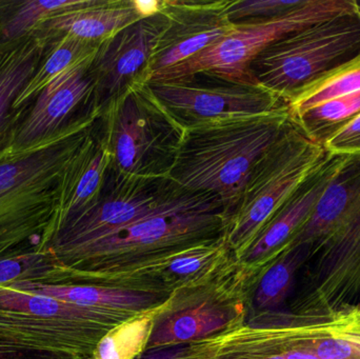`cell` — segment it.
Wrapping results in <instances>:
<instances>
[{"label":"cell","mask_w":360,"mask_h":359,"mask_svg":"<svg viewBox=\"0 0 360 359\" xmlns=\"http://www.w3.org/2000/svg\"><path fill=\"white\" fill-rule=\"evenodd\" d=\"M228 223L217 196L182 189L147 216L54 259L71 284L172 293L162 275L171 259L226 237Z\"/></svg>","instance_id":"cell-1"},{"label":"cell","mask_w":360,"mask_h":359,"mask_svg":"<svg viewBox=\"0 0 360 359\" xmlns=\"http://www.w3.org/2000/svg\"><path fill=\"white\" fill-rule=\"evenodd\" d=\"M292 122L285 105L186 129L169 178L186 191L217 196L230 221L252 169Z\"/></svg>","instance_id":"cell-2"},{"label":"cell","mask_w":360,"mask_h":359,"mask_svg":"<svg viewBox=\"0 0 360 359\" xmlns=\"http://www.w3.org/2000/svg\"><path fill=\"white\" fill-rule=\"evenodd\" d=\"M264 270L231 255L202 278L175 289L156 309L146 351L203 341L243 326Z\"/></svg>","instance_id":"cell-3"},{"label":"cell","mask_w":360,"mask_h":359,"mask_svg":"<svg viewBox=\"0 0 360 359\" xmlns=\"http://www.w3.org/2000/svg\"><path fill=\"white\" fill-rule=\"evenodd\" d=\"M94 124L0 164V257L39 244L58 209L68 164Z\"/></svg>","instance_id":"cell-4"},{"label":"cell","mask_w":360,"mask_h":359,"mask_svg":"<svg viewBox=\"0 0 360 359\" xmlns=\"http://www.w3.org/2000/svg\"><path fill=\"white\" fill-rule=\"evenodd\" d=\"M360 55V6L298 30L251 63L256 84L289 105L317 80Z\"/></svg>","instance_id":"cell-5"},{"label":"cell","mask_w":360,"mask_h":359,"mask_svg":"<svg viewBox=\"0 0 360 359\" xmlns=\"http://www.w3.org/2000/svg\"><path fill=\"white\" fill-rule=\"evenodd\" d=\"M111 166L130 176L169 178L186 129L136 84L110 103L97 119Z\"/></svg>","instance_id":"cell-6"},{"label":"cell","mask_w":360,"mask_h":359,"mask_svg":"<svg viewBox=\"0 0 360 359\" xmlns=\"http://www.w3.org/2000/svg\"><path fill=\"white\" fill-rule=\"evenodd\" d=\"M328 154L323 145L313 141L294 122L262 154L226 228V240L235 259L240 261L262 228Z\"/></svg>","instance_id":"cell-7"},{"label":"cell","mask_w":360,"mask_h":359,"mask_svg":"<svg viewBox=\"0 0 360 359\" xmlns=\"http://www.w3.org/2000/svg\"><path fill=\"white\" fill-rule=\"evenodd\" d=\"M356 6L357 0H304L281 16L235 23L234 29L221 39L188 60L154 74L149 81L207 73L228 81L255 86L250 67L264 48L293 32Z\"/></svg>","instance_id":"cell-8"},{"label":"cell","mask_w":360,"mask_h":359,"mask_svg":"<svg viewBox=\"0 0 360 359\" xmlns=\"http://www.w3.org/2000/svg\"><path fill=\"white\" fill-rule=\"evenodd\" d=\"M181 187L170 178H141L122 174L110 164L105 185L96 204L61 228L36 251L53 257L126 227L176 195Z\"/></svg>","instance_id":"cell-9"},{"label":"cell","mask_w":360,"mask_h":359,"mask_svg":"<svg viewBox=\"0 0 360 359\" xmlns=\"http://www.w3.org/2000/svg\"><path fill=\"white\" fill-rule=\"evenodd\" d=\"M147 84L160 105L184 129L215 120L259 115L289 105L259 84H236L207 73Z\"/></svg>","instance_id":"cell-10"},{"label":"cell","mask_w":360,"mask_h":359,"mask_svg":"<svg viewBox=\"0 0 360 359\" xmlns=\"http://www.w3.org/2000/svg\"><path fill=\"white\" fill-rule=\"evenodd\" d=\"M92 59L63 72L32 100L6 162L22 157L98 119L90 70Z\"/></svg>","instance_id":"cell-11"},{"label":"cell","mask_w":360,"mask_h":359,"mask_svg":"<svg viewBox=\"0 0 360 359\" xmlns=\"http://www.w3.org/2000/svg\"><path fill=\"white\" fill-rule=\"evenodd\" d=\"M166 20L160 6L155 14L135 21L101 41L90 65L98 116L129 89L147 84L152 55Z\"/></svg>","instance_id":"cell-12"},{"label":"cell","mask_w":360,"mask_h":359,"mask_svg":"<svg viewBox=\"0 0 360 359\" xmlns=\"http://www.w3.org/2000/svg\"><path fill=\"white\" fill-rule=\"evenodd\" d=\"M230 0H162L166 25L152 55L149 79L221 39L235 27L224 8ZM149 81V80H148Z\"/></svg>","instance_id":"cell-13"},{"label":"cell","mask_w":360,"mask_h":359,"mask_svg":"<svg viewBox=\"0 0 360 359\" xmlns=\"http://www.w3.org/2000/svg\"><path fill=\"white\" fill-rule=\"evenodd\" d=\"M344 156L328 154L319 169L292 194L262 228L239 261L249 267L266 269L287 249L292 238L312 214Z\"/></svg>","instance_id":"cell-14"},{"label":"cell","mask_w":360,"mask_h":359,"mask_svg":"<svg viewBox=\"0 0 360 359\" xmlns=\"http://www.w3.org/2000/svg\"><path fill=\"white\" fill-rule=\"evenodd\" d=\"M110 164L109 152L96 120L68 164L56 214L34 249L41 248L61 228L96 204L105 185Z\"/></svg>","instance_id":"cell-15"},{"label":"cell","mask_w":360,"mask_h":359,"mask_svg":"<svg viewBox=\"0 0 360 359\" xmlns=\"http://www.w3.org/2000/svg\"><path fill=\"white\" fill-rule=\"evenodd\" d=\"M49 38L35 33L0 44V164L6 162L32 101L17 109V99L44 58Z\"/></svg>","instance_id":"cell-16"},{"label":"cell","mask_w":360,"mask_h":359,"mask_svg":"<svg viewBox=\"0 0 360 359\" xmlns=\"http://www.w3.org/2000/svg\"><path fill=\"white\" fill-rule=\"evenodd\" d=\"M8 288L35 293L79 307L128 318H135L139 314L160 307L171 295V293L166 292L112 288L88 284L41 285L22 282Z\"/></svg>","instance_id":"cell-17"},{"label":"cell","mask_w":360,"mask_h":359,"mask_svg":"<svg viewBox=\"0 0 360 359\" xmlns=\"http://www.w3.org/2000/svg\"><path fill=\"white\" fill-rule=\"evenodd\" d=\"M143 17L137 0H103L98 6L42 21L31 33L46 37L71 35L103 41Z\"/></svg>","instance_id":"cell-18"},{"label":"cell","mask_w":360,"mask_h":359,"mask_svg":"<svg viewBox=\"0 0 360 359\" xmlns=\"http://www.w3.org/2000/svg\"><path fill=\"white\" fill-rule=\"evenodd\" d=\"M48 38L49 44L41 63L22 94L17 99L15 103L17 109L33 100L63 72L93 58L101 44V41H90L71 35Z\"/></svg>","instance_id":"cell-19"},{"label":"cell","mask_w":360,"mask_h":359,"mask_svg":"<svg viewBox=\"0 0 360 359\" xmlns=\"http://www.w3.org/2000/svg\"><path fill=\"white\" fill-rule=\"evenodd\" d=\"M103 1V0H0V44L25 37L42 21L65 13L92 8Z\"/></svg>","instance_id":"cell-20"},{"label":"cell","mask_w":360,"mask_h":359,"mask_svg":"<svg viewBox=\"0 0 360 359\" xmlns=\"http://www.w3.org/2000/svg\"><path fill=\"white\" fill-rule=\"evenodd\" d=\"M311 247L309 242L292 244L264 270L252 299V309L256 313L273 311L285 301L296 271L308 256Z\"/></svg>","instance_id":"cell-21"},{"label":"cell","mask_w":360,"mask_h":359,"mask_svg":"<svg viewBox=\"0 0 360 359\" xmlns=\"http://www.w3.org/2000/svg\"><path fill=\"white\" fill-rule=\"evenodd\" d=\"M68 285L67 269L48 252L31 250L0 257V286L22 284Z\"/></svg>","instance_id":"cell-22"},{"label":"cell","mask_w":360,"mask_h":359,"mask_svg":"<svg viewBox=\"0 0 360 359\" xmlns=\"http://www.w3.org/2000/svg\"><path fill=\"white\" fill-rule=\"evenodd\" d=\"M359 113L360 92H357L330 99L291 117L313 141L323 145Z\"/></svg>","instance_id":"cell-23"},{"label":"cell","mask_w":360,"mask_h":359,"mask_svg":"<svg viewBox=\"0 0 360 359\" xmlns=\"http://www.w3.org/2000/svg\"><path fill=\"white\" fill-rule=\"evenodd\" d=\"M158 308L112 328L97 344L92 359L139 358L147 350Z\"/></svg>","instance_id":"cell-24"},{"label":"cell","mask_w":360,"mask_h":359,"mask_svg":"<svg viewBox=\"0 0 360 359\" xmlns=\"http://www.w3.org/2000/svg\"><path fill=\"white\" fill-rule=\"evenodd\" d=\"M231 255L226 237L188 249L171 259L162 273L165 282L174 291L186 282L202 278Z\"/></svg>","instance_id":"cell-25"},{"label":"cell","mask_w":360,"mask_h":359,"mask_svg":"<svg viewBox=\"0 0 360 359\" xmlns=\"http://www.w3.org/2000/svg\"><path fill=\"white\" fill-rule=\"evenodd\" d=\"M360 92V55L302 91L289 103L292 117L319 103Z\"/></svg>","instance_id":"cell-26"},{"label":"cell","mask_w":360,"mask_h":359,"mask_svg":"<svg viewBox=\"0 0 360 359\" xmlns=\"http://www.w3.org/2000/svg\"><path fill=\"white\" fill-rule=\"evenodd\" d=\"M304 2V0H230L224 8L232 23L268 20L281 16Z\"/></svg>","instance_id":"cell-27"},{"label":"cell","mask_w":360,"mask_h":359,"mask_svg":"<svg viewBox=\"0 0 360 359\" xmlns=\"http://www.w3.org/2000/svg\"><path fill=\"white\" fill-rule=\"evenodd\" d=\"M222 341L224 333L203 341L146 351L137 359H218Z\"/></svg>","instance_id":"cell-28"},{"label":"cell","mask_w":360,"mask_h":359,"mask_svg":"<svg viewBox=\"0 0 360 359\" xmlns=\"http://www.w3.org/2000/svg\"><path fill=\"white\" fill-rule=\"evenodd\" d=\"M297 346L321 359H360V337L356 335L328 337L310 347Z\"/></svg>","instance_id":"cell-29"},{"label":"cell","mask_w":360,"mask_h":359,"mask_svg":"<svg viewBox=\"0 0 360 359\" xmlns=\"http://www.w3.org/2000/svg\"><path fill=\"white\" fill-rule=\"evenodd\" d=\"M323 145L329 153L335 155L360 154V113L332 135Z\"/></svg>","instance_id":"cell-30"},{"label":"cell","mask_w":360,"mask_h":359,"mask_svg":"<svg viewBox=\"0 0 360 359\" xmlns=\"http://www.w3.org/2000/svg\"><path fill=\"white\" fill-rule=\"evenodd\" d=\"M245 352L250 354H281L285 359H321L289 341H277L256 347H247Z\"/></svg>","instance_id":"cell-31"},{"label":"cell","mask_w":360,"mask_h":359,"mask_svg":"<svg viewBox=\"0 0 360 359\" xmlns=\"http://www.w3.org/2000/svg\"><path fill=\"white\" fill-rule=\"evenodd\" d=\"M54 358H59V356L35 353V352L27 351L21 348L0 343V359H48Z\"/></svg>","instance_id":"cell-32"},{"label":"cell","mask_w":360,"mask_h":359,"mask_svg":"<svg viewBox=\"0 0 360 359\" xmlns=\"http://www.w3.org/2000/svg\"><path fill=\"white\" fill-rule=\"evenodd\" d=\"M218 359H285L281 354L228 353L220 351Z\"/></svg>","instance_id":"cell-33"},{"label":"cell","mask_w":360,"mask_h":359,"mask_svg":"<svg viewBox=\"0 0 360 359\" xmlns=\"http://www.w3.org/2000/svg\"><path fill=\"white\" fill-rule=\"evenodd\" d=\"M48 359H71V358H48Z\"/></svg>","instance_id":"cell-34"},{"label":"cell","mask_w":360,"mask_h":359,"mask_svg":"<svg viewBox=\"0 0 360 359\" xmlns=\"http://www.w3.org/2000/svg\"><path fill=\"white\" fill-rule=\"evenodd\" d=\"M357 2H359V4L360 6V0H357Z\"/></svg>","instance_id":"cell-35"}]
</instances>
